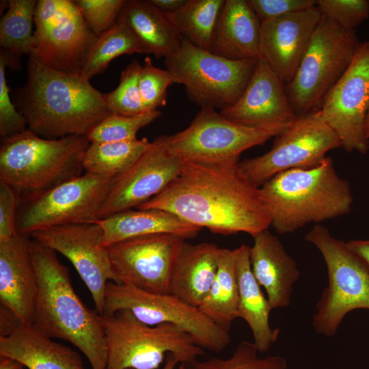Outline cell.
<instances>
[{
	"label": "cell",
	"instance_id": "1",
	"mask_svg": "<svg viewBox=\"0 0 369 369\" xmlns=\"http://www.w3.org/2000/svg\"><path fill=\"white\" fill-rule=\"evenodd\" d=\"M238 163L183 161L178 176L137 208L166 210L215 234L254 237L269 228L271 219L260 188L248 181Z\"/></svg>",
	"mask_w": 369,
	"mask_h": 369
},
{
	"label": "cell",
	"instance_id": "2",
	"mask_svg": "<svg viewBox=\"0 0 369 369\" xmlns=\"http://www.w3.org/2000/svg\"><path fill=\"white\" fill-rule=\"evenodd\" d=\"M103 94L80 75L51 69L29 57L27 81L12 97L27 128L52 139L88 136L111 114Z\"/></svg>",
	"mask_w": 369,
	"mask_h": 369
},
{
	"label": "cell",
	"instance_id": "3",
	"mask_svg": "<svg viewBox=\"0 0 369 369\" xmlns=\"http://www.w3.org/2000/svg\"><path fill=\"white\" fill-rule=\"evenodd\" d=\"M29 247L38 282L32 324L49 338L73 344L92 369H107V344L100 315L75 292L69 270L55 250L33 238Z\"/></svg>",
	"mask_w": 369,
	"mask_h": 369
},
{
	"label": "cell",
	"instance_id": "4",
	"mask_svg": "<svg viewBox=\"0 0 369 369\" xmlns=\"http://www.w3.org/2000/svg\"><path fill=\"white\" fill-rule=\"evenodd\" d=\"M260 190L271 226L280 234L346 215L353 202L349 182L338 175L329 156L314 167L279 173Z\"/></svg>",
	"mask_w": 369,
	"mask_h": 369
},
{
	"label": "cell",
	"instance_id": "5",
	"mask_svg": "<svg viewBox=\"0 0 369 369\" xmlns=\"http://www.w3.org/2000/svg\"><path fill=\"white\" fill-rule=\"evenodd\" d=\"M90 143L81 135L44 139L28 128L1 138L0 182L12 187L20 202L36 197L82 175Z\"/></svg>",
	"mask_w": 369,
	"mask_h": 369
},
{
	"label": "cell",
	"instance_id": "6",
	"mask_svg": "<svg viewBox=\"0 0 369 369\" xmlns=\"http://www.w3.org/2000/svg\"><path fill=\"white\" fill-rule=\"evenodd\" d=\"M104 330L108 369H157L169 353L180 364L204 355L192 337L178 327L148 325L128 310L100 316Z\"/></svg>",
	"mask_w": 369,
	"mask_h": 369
},
{
	"label": "cell",
	"instance_id": "7",
	"mask_svg": "<svg viewBox=\"0 0 369 369\" xmlns=\"http://www.w3.org/2000/svg\"><path fill=\"white\" fill-rule=\"evenodd\" d=\"M305 239L322 254L328 275V285L316 304L312 327L318 334L331 337L348 313L369 310V267L346 242L320 224L314 225Z\"/></svg>",
	"mask_w": 369,
	"mask_h": 369
},
{
	"label": "cell",
	"instance_id": "8",
	"mask_svg": "<svg viewBox=\"0 0 369 369\" xmlns=\"http://www.w3.org/2000/svg\"><path fill=\"white\" fill-rule=\"evenodd\" d=\"M359 42L355 29L322 16L293 79L285 85L297 116L320 110L351 64Z\"/></svg>",
	"mask_w": 369,
	"mask_h": 369
},
{
	"label": "cell",
	"instance_id": "9",
	"mask_svg": "<svg viewBox=\"0 0 369 369\" xmlns=\"http://www.w3.org/2000/svg\"><path fill=\"white\" fill-rule=\"evenodd\" d=\"M258 59H228L182 40L179 49L165 58V64L175 83L184 86L191 101L221 111L241 96Z\"/></svg>",
	"mask_w": 369,
	"mask_h": 369
},
{
	"label": "cell",
	"instance_id": "10",
	"mask_svg": "<svg viewBox=\"0 0 369 369\" xmlns=\"http://www.w3.org/2000/svg\"><path fill=\"white\" fill-rule=\"evenodd\" d=\"M128 310L140 321L154 326L174 325L189 334L203 349L215 353L230 343L227 331L192 306L172 294L148 292L131 285L108 282L105 294L103 315Z\"/></svg>",
	"mask_w": 369,
	"mask_h": 369
},
{
	"label": "cell",
	"instance_id": "11",
	"mask_svg": "<svg viewBox=\"0 0 369 369\" xmlns=\"http://www.w3.org/2000/svg\"><path fill=\"white\" fill-rule=\"evenodd\" d=\"M29 57L51 69L80 75L96 36L72 0H38Z\"/></svg>",
	"mask_w": 369,
	"mask_h": 369
},
{
	"label": "cell",
	"instance_id": "12",
	"mask_svg": "<svg viewBox=\"0 0 369 369\" xmlns=\"http://www.w3.org/2000/svg\"><path fill=\"white\" fill-rule=\"evenodd\" d=\"M275 137L267 152L238 163L243 174L257 188L282 172L317 166L327 157L329 151L342 147L320 110L297 116Z\"/></svg>",
	"mask_w": 369,
	"mask_h": 369
},
{
	"label": "cell",
	"instance_id": "13",
	"mask_svg": "<svg viewBox=\"0 0 369 369\" xmlns=\"http://www.w3.org/2000/svg\"><path fill=\"white\" fill-rule=\"evenodd\" d=\"M113 178L85 173L30 200L19 202L17 233L28 234L53 227L96 223Z\"/></svg>",
	"mask_w": 369,
	"mask_h": 369
},
{
	"label": "cell",
	"instance_id": "14",
	"mask_svg": "<svg viewBox=\"0 0 369 369\" xmlns=\"http://www.w3.org/2000/svg\"><path fill=\"white\" fill-rule=\"evenodd\" d=\"M273 137L272 132L235 124L210 107L201 108L184 130L165 135L169 150L183 161L216 164L239 162L245 150Z\"/></svg>",
	"mask_w": 369,
	"mask_h": 369
},
{
	"label": "cell",
	"instance_id": "15",
	"mask_svg": "<svg viewBox=\"0 0 369 369\" xmlns=\"http://www.w3.org/2000/svg\"><path fill=\"white\" fill-rule=\"evenodd\" d=\"M185 239L172 233L131 237L105 247L119 284L170 294L174 265Z\"/></svg>",
	"mask_w": 369,
	"mask_h": 369
},
{
	"label": "cell",
	"instance_id": "16",
	"mask_svg": "<svg viewBox=\"0 0 369 369\" xmlns=\"http://www.w3.org/2000/svg\"><path fill=\"white\" fill-rule=\"evenodd\" d=\"M369 110V40L360 42L353 61L325 98L322 115L347 152L369 150L365 126Z\"/></svg>",
	"mask_w": 369,
	"mask_h": 369
},
{
	"label": "cell",
	"instance_id": "17",
	"mask_svg": "<svg viewBox=\"0 0 369 369\" xmlns=\"http://www.w3.org/2000/svg\"><path fill=\"white\" fill-rule=\"evenodd\" d=\"M29 236L67 258L88 288L100 316L103 314L108 280L119 284L103 246L97 223H74L33 232Z\"/></svg>",
	"mask_w": 369,
	"mask_h": 369
},
{
	"label": "cell",
	"instance_id": "18",
	"mask_svg": "<svg viewBox=\"0 0 369 369\" xmlns=\"http://www.w3.org/2000/svg\"><path fill=\"white\" fill-rule=\"evenodd\" d=\"M182 164L167 148L165 135L155 138L126 171L113 178L99 220L137 208L160 193L178 176Z\"/></svg>",
	"mask_w": 369,
	"mask_h": 369
},
{
	"label": "cell",
	"instance_id": "19",
	"mask_svg": "<svg viewBox=\"0 0 369 369\" xmlns=\"http://www.w3.org/2000/svg\"><path fill=\"white\" fill-rule=\"evenodd\" d=\"M219 113L235 124L268 131L275 137L297 118L284 83L261 57L239 99Z\"/></svg>",
	"mask_w": 369,
	"mask_h": 369
},
{
	"label": "cell",
	"instance_id": "20",
	"mask_svg": "<svg viewBox=\"0 0 369 369\" xmlns=\"http://www.w3.org/2000/svg\"><path fill=\"white\" fill-rule=\"evenodd\" d=\"M322 16L316 6L261 23L260 57L284 85L293 79Z\"/></svg>",
	"mask_w": 369,
	"mask_h": 369
},
{
	"label": "cell",
	"instance_id": "21",
	"mask_svg": "<svg viewBox=\"0 0 369 369\" xmlns=\"http://www.w3.org/2000/svg\"><path fill=\"white\" fill-rule=\"evenodd\" d=\"M30 236L17 233L0 241V301L20 324H32L38 290Z\"/></svg>",
	"mask_w": 369,
	"mask_h": 369
},
{
	"label": "cell",
	"instance_id": "22",
	"mask_svg": "<svg viewBox=\"0 0 369 369\" xmlns=\"http://www.w3.org/2000/svg\"><path fill=\"white\" fill-rule=\"evenodd\" d=\"M253 238L250 263L255 278L265 290L273 309L289 306L293 286L300 277L296 261L269 229Z\"/></svg>",
	"mask_w": 369,
	"mask_h": 369
},
{
	"label": "cell",
	"instance_id": "23",
	"mask_svg": "<svg viewBox=\"0 0 369 369\" xmlns=\"http://www.w3.org/2000/svg\"><path fill=\"white\" fill-rule=\"evenodd\" d=\"M0 355L28 369H86L77 351L53 341L33 324H20L0 336Z\"/></svg>",
	"mask_w": 369,
	"mask_h": 369
},
{
	"label": "cell",
	"instance_id": "24",
	"mask_svg": "<svg viewBox=\"0 0 369 369\" xmlns=\"http://www.w3.org/2000/svg\"><path fill=\"white\" fill-rule=\"evenodd\" d=\"M261 23L247 0H225L211 52L231 60L260 57Z\"/></svg>",
	"mask_w": 369,
	"mask_h": 369
},
{
	"label": "cell",
	"instance_id": "25",
	"mask_svg": "<svg viewBox=\"0 0 369 369\" xmlns=\"http://www.w3.org/2000/svg\"><path fill=\"white\" fill-rule=\"evenodd\" d=\"M219 248L213 243L190 244L185 241L170 278V294L199 308L215 280Z\"/></svg>",
	"mask_w": 369,
	"mask_h": 369
},
{
	"label": "cell",
	"instance_id": "26",
	"mask_svg": "<svg viewBox=\"0 0 369 369\" xmlns=\"http://www.w3.org/2000/svg\"><path fill=\"white\" fill-rule=\"evenodd\" d=\"M236 249L238 288L237 316L249 327L259 352H266L277 340L279 329L271 328L269 315L273 309L255 278L250 263V247L243 244Z\"/></svg>",
	"mask_w": 369,
	"mask_h": 369
},
{
	"label": "cell",
	"instance_id": "27",
	"mask_svg": "<svg viewBox=\"0 0 369 369\" xmlns=\"http://www.w3.org/2000/svg\"><path fill=\"white\" fill-rule=\"evenodd\" d=\"M103 246L131 237L172 233L184 239L195 237L202 228L187 223L174 213L160 209L128 210L100 219Z\"/></svg>",
	"mask_w": 369,
	"mask_h": 369
},
{
	"label": "cell",
	"instance_id": "28",
	"mask_svg": "<svg viewBox=\"0 0 369 369\" xmlns=\"http://www.w3.org/2000/svg\"><path fill=\"white\" fill-rule=\"evenodd\" d=\"M117 23L124 25L145 53L156 58H165L180 46L182 38L150 0L125 1Z\"/></svg>",
	"mask_w": 369,
	"mask_h": 369
},
{
	"label": "cell",
	"instance_id": "29",
	"mask_svg": "<svg viewBox=\"0 0 369 369\" xmlns=\"http://www.w3.org/2000/svg\"><path fill=\"white\" fill-rule=\"evenodd\" d=\"M236 262V249L219 248L215 280L199 306L204 315L227 331H230L232 323L238 318V288Z\"/></svg>",
	"mask_w": 369,
	"mask_h": 369
},
{
	"label": "cell",
	"instance_id": "30",
	"mask_svg": "<svg viewBox=\"0 0 369 369\" xmlns=\"http://www.w3.org/2000/svg\"><path fill=\"white\" fill-rule=\"evenodd\" d=\"M224 3L225 0H187L178 10L163 14L182 40L210 51Z\"/></svg>",
	"mask_w": 369,
	"mask_h": 369
},
{
	"label": "cell",
	"instance_id": "31",
	"mask_svg": "<svg viewBox=\"0 0 369 369\" xmlns=\"http://www.w3.org/2000/svg\"><path fill=\"white\" fill-rule=\"evenodd\" d=\"M0 20L1 52L12 69L20 68L19 59L30 55L33 40L36 0H9Z\"/></svg>",
	"mask_w": 369,
	"mask_h": 369
},
{
	"label": "cell",
	"instance_id": "32",
	"mask_svg": "<svg viewBox=\"0 0 369 369\" xmlns=\"http://www.w3.org/2000/svg\"><path fill=\"white\" fill-rule=\"evenodd\" d=\"M146 137L116 142H91L85 154V173L114 178L126 171L149 148Z\"/></svg>",
	"mask_w": 369,
	"mask_h": 369
},
{
	"label": "cell",
	"instance_id": "33",
	"mask_svg": "<svg viewBox=\"0 0 369 369\" xmlns=\"http://www.w3.org/2000/svg\"><path fill=\"white\" fill-rule=\"evenodd\" d=\"M146 53L134 34L123 24L115 23L96 36L80 76L89 80L102 73L115 58L124 54Z\"/></svg>",
	"mask_w": 369,
	"mask_h": 369
},
{
	"label": "cell",
	"instance_id": "34",
	"mask_svg": "<svg viewBox=\"0 0 369 369\" xmlns=\"http://www.w3.org/2000/svg\"><path fill=\"white\" fill-rule=\"evenodd\" d=\"M258 352L254 342L244 340L228 359L211 357L203 361L197 359L180 364L179 369H286L287 362L282 356L260 358Z\"/></svg>",
	"mask_w": 369,
	"mask_h": 369
},
{
	"label": "cell",
	"instance_id": "35",
	"mask_svg": "<svg viewBox=\"0 0 369 369\" xmlns=\"http://www.w3.org/2000/svg\"><path fill=\"white\" fill-rule=\"evenodd\" d=\"M161 115L159 110L136 115L111 113L101 121L87 136L91 142L105 143L137 139V132Z\"/></svg>",
	"mask_w": 369,
	"mask_h": 369
},
{
	"label": "cell",
	"instance_id": "36",
	"mask_svg": "<svg viewBox=\"0 0 369 369\" xmlns=\"http://www.w3.org/2000/svg\"><path fill=\"white\" fill-rule=\"evenodd\" d=\"M141 67L137 59H133L122 71L118 86L103 94L111 113L131 116L145 112L139 86Z\"/></svg>",
	"mask_w": 369,
	"mask_h": 369
},
{
	"label": "cell",
	"instance_id": "37",
	"mask_svg": "<svg viewBox=\"0 0 369 369\" xmlns=\"http://www.w3.org/2000/svg\"><path fill=\"white\" fill-rule=\"evenodd\" d=\"M175 79L167 69L154 66L150 57L144 59L139 78V86L145 112L158 110L167 103V89Z\"/></svg>",
	"mask_w": 369,
	"mask_h": 369
},
{
	"label": "cell",
	"instance_id": "38",
	"mask_svg": "<svg viewBox=\"0 0 369 369\" xmlns=\"http://www.w3.org/2000/svg\"><path fill=\"white\" fill-rule=\"evenodd\" d=\"M316 7L323 16L348 29L369 17V0H317Z\"/></svg>",
	"mask_w": 369,
	"mask_h": 369
},
{
	"label": "cell",
	"instance_id": "39",
	"mask_svg": "<svg viewBox=\"0 0 369 369\" xmlns=\"http://www.w3.org/2000/svg\"><path fill=\"white\" fill-rule=\"evenodd\" d=\"M87 25L98 36L118 20L125 0H74Z\"/></svg>",
	"mask_w": 369,
	"mask_h": 369
},
{
	"label": "cell",
	"instance_id": "40",
	"mask_svg": "<svg viewBox=\"0 0 369 369\" xmlns=\"http://www.w3.org/2000/svg\"><path fill=\"white\" fill-rule=\"evenodd\" d=\"M8 63L0 54V135L7 137L26 131L27 122L12 100L5 77Z\"/></svg>",
	"mask_w": 369,
	"mask_h": 369
},
{
	"label": "cell",
	"instance_id": "41",
	"mask_svg": "<svg viewBox=\"0 0 369 369\" xmlns=\"http://www.w3.org/2000/svg\"><path fill=\"white\" fill-rule=\"evenodd\" d=\"M260 23L309 10L317 0H247Z\"/></svg>",
	"mask_w": 369,
	"mask_h": 369
},
{
	"label": "cell",
	"instance_id": "42",
	"mask_svg": "<svg viewBox=\"0 0 369 369\" xmlns=\"http://www.w3.org/2000/svg\"><path fill=\"white\" fill-rule=\"evenodd\" d=\"M19 202L16 191L8 184L0 182V241L17 234L15 219Z\"/></svg>",
	"mask_w": 369,
	"mask_h": 369
},
{
	"label": "cell",
	"instance_id": "43",
	"mask_svg": "<svg viewBox=\"0 0 369 369\" xmlns=\"http://www.w3.org/2000/svg\"><path fill=\"white\" fill-rule=\"evenodd\" d=\"M346 245L369 267V239L350 240Z\"/></svg>",
	"mask_w": 369,
	"mask_h": 369
},
{
	"label": "cell",
	"instance_id": "44",
	"mask_svg": "<svg viewBox=\"0 0 369 369\" xmlns=\"http://www.w3.org/2000/svg\"><path fill=\"white\" fill-rule=\"evenodd\" d=\"M162 12L172 13L180 9L187 0H150Z\"/></svg>",
	"mask_w": 369,
	"mask_h": 369
},
{
	"label": "cell",
	"instance_id": "45",
	"mask_svg": "<svg viewBox=\"0 0 369 369\" xmlns=\"http://www.w3.org/2000/svg\"><path fill=\"white\" fill-rule=\"evenodd\" d=\"M0 369H24V366L15 359L1 356Z\"/></svg>",
	"mask_w": 369,
	"mask_h": 369
},
{
	"label": "cell",
	"instance_id": "46",
	"mask_svg": "<svg viewBox=\"0 0 369 369\" xmlns=\"http://www.w3.org/2000/svg\"><path fill=\"white\" fill-rule=\"evenodd\" d=\"M178 363V359L172 353H169L165 358V364L162 369H175Z\"/></svg>",
	"mask_w": 369,
	"mask_h": 369
},
{
	"label": "cell",
	"instance_id": "47",
	"mask_svg": "<svg viewBox=\"0 0 369 369\" xmlns=\"http://www.w3.org/2000/svg\"><path fill=\"white\" fill-rule=\"evenodd\" d=\"M365 131H366V137L369 141V110H368L367 117H366V120Z\"/></svg>",
	"mask_w": 369,
	"mask_h": 369
},
{
	"label": "cell",
	"instance_id": "48",
	"mask_svg": "<svg viewBox=\"0 0 369 369\" xmlns=\"http://www.w3.org/2000/svg\"><path fill=\"white\" fill-rule=\"evenodd\" d=\"M324 369H329V368H324Z\"/></svg>",
	"mask_w": 369,
	"mask_h": 369
},
{
	"label": "cell",
	"instance_id": "49",
	"mask_svg": "<svg viewBox=\"0 0 369 369\" xmlns=\"http://www.w3.org/2000/svg\"><path fill=\"white\" fill-rule=\"evenodd\" d=\"M107 369H108V368H107Z\"/></svg>",
	"mask_w": 369,
	"mask_h": 369
}]
</instances>
